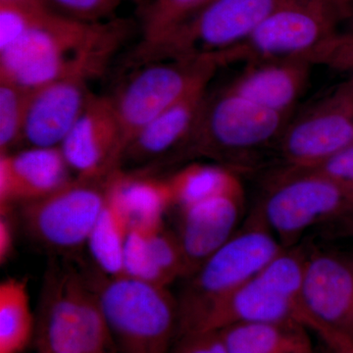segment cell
Instances as JSON below:
<instances>
[{
    "label": "cell",
    "mask_w": 353,
    "mask_h": 353,
    "mask_svg": "<svg viewBox=\"0 0 353 353\" xmlns=\"http://www.w3.org/2000/svg\"><path fill=\"white\" fill-rule=\"evenodd\" d=\"M122 26L85 22L48 9L9 48L0 51V81L34 90L68 78H94L119 46Z\"/></svg>",
    "instance_id": "cell-1"
},
{
    "label": "cell",
    "mask_w": 353,
    "mask_h": 353,
    "mask_svg": "<svg viewBox=\"0 0 353 353\" xmlns=\"http://www.w3.org/2000/svg\"><path fill=\"white\" fill-rule=\"evenodd\" d=\"M306 253L307 245L283 248L256 275L211 305L183 334L217 333L252 323H296L316 334L303 299Z\"/></svg>",
    "instance_id": "cell-2"
},
{
    "label": "cell",
    "mask_w": 353,
    "mask_h": 353,
    "mask_svg": "<svg viewBox=\"0 0 353 353\" xmlns=\"http://www.w3.org/2000/svg\"><path fill=\"white\" fill-rule=\"evenodd\" d=\"M114 353H169L180 330L176 297L168 288L127 277L92 283Z\"/></svg>",
    "instance_id": "cell-3"
},
{
    "label": "cell",
    "mask_w": 353,
    "mask_h": 353,
    "mask_svg": "<svg viewBox=\"0 0 353 353\" xmlns=\"http://www.w3.org/2000/svg\"><path fill=\"white\" fill-rule=\"evenodd\" d=\"M290 118L226 87L206 97L188 148L239 172L265 148H277Z\"/></svg>",
    "instance_id": "cell-4"
},
{
    "label": "cell",
    "mask_w": 353,
    "mask_h": 353,
    "mask_svg": "<svg viewBox=\"0 0 353 353\" xmlns=\"http://www.w3.org/2000/svg\"><path fill=\"white\" fill-rule=\"evenodd\" d=\"M253 209L284 248L313 228L353 210V185L317 170L285 168L272 176Z\"/></svg>",
    "instance_id": "cell-5"
},
{
    "label": "cell",
    "mask_w": 353,
    "mask_h": 353,
    "mask_svg": "<svg viewBox=\"0 0 353 353\" xmlns=\"http://www.w3.org/2000/svg\"><path fill=\"white\" fill-rule=\"evenodd\" d=\"M284 246L252 209L241 227L190 277L179 296V336L211 305L250 280Z\"/></svg>",
    "instance_id": "cell-6"
},
{
    "label": "cell",
    "mask_w": 353,
    "mask_h": 353,
    "mask_svg": "<svg viewBox=\"0 0 353 353\" xmlns=\"http://www.w3.org/2000/svg\"><path fill=\"white\" fill-rule=\"evenodd\" d=\"M353 0H289L243 43L213 57L218 66L255 60L305 58L343 34Z\"/></svg>",
    "instance_id": "cell-7"
},
{
    "label": "cell",
    "mask_w": 353,
    "mask_h": 353,
    "mask_svg": "<svg viewBox=\"0 0 353 353\" xmlns=\"http://www.w3.org/2000/svg\"><path fill=\"white\" fill-rule=\"evenodd\" d=\"M38 350L48 353H114L92 283L72 268L48 274L38 324Z\"/></svg>",
    "instance_id": "cell-8"
},
{
    "label": "cell",
    "mask_w": 353,
    "mask_h": 353,
    "mask_svg": "<svg viewBox=\"0 0 353 353\" xmlns=\"http://www.w3.org/2000/svg\"><path fill=\"white\" fill-rule=\"evenodd\" d=\"M289 0H211L168 38L139 51L143 61L211 60L238 46Z\"/></svg>",
    "instance_id": "cell-9"
},
{
    "label": "cell",
    "mask_w": 353,
    "mask_h": 353,
    "mask_svg": "<svg viewBox=\"0 0 353 353\" xmlns=\"http://www.w3.org/2000/svg\"><path fill=\"white\" fill-rule=\"evenodd\" d=\"M218 68L209 60H157L131 77L112 97L120 125L121 158L141 130L197 85L210 82Z\"/></svg>",
    "instance_id": "cell-10"
},
{
    "label": "cell",
    "mask_w": 353,
    "mask_h": 353,
    "mask_svg": "<svg viewBox=\"0 0 353 353\" xmlns=\"http://www.w3.org/2000/svg\"><path fill=\"white\" fill-rule=\"evenodd\" d=\"M353 145V77L296 117L278 141L285 168L308 170Z\"/></svg>",
    "instance_id": "cell-11"
},
{
    "label": "cell",
    "mask_w": 353,
    "mask_h": 353,
    "mask_svg": "<svg viewBox=\"0 0 353 353\" xmlns=\"http://www.w3.org/2000/svg\"><path fill=\"white\" fill-rule=\"evenodd\" d=\"M106 201L105 179H74L50 196L22 204L23 223L37 243L58 252L87 245Z\"/></svg>",
    "instance_id": "cell-12"
},
{
    "label": "cell",
    "mask_w": 353,
    "mask_h": 353,
    "mask_svg": "<svg viewBox=\"0 0 353 353\" xmlns=\"http://www.w3.org/2000/svg\"><path fill=\"white\" fill-rule=\"evenodd\" d=\"M303 299L321 340L353 341V248L307 246Z\"/></svg>",
    "instance_id": "cell-13"
},
{
    "label": "cell",
    "mask_w": 353,
    "mask_h": 353,
    "mask_svg": "<svg viewBox=\"0 0 353 353\" xmlns=\"http://www.w3.org/2000/svg\"><path fill=\"white\" fill-rule=\"evenodd\" d=\"M60 150L76 178L101 180L118 169L122 148L112 97L90 94Z\"/></svg>",
    "instance_id": "cell-14"
},
{
    "label": "cell",
    "mask_w": 353,
    "mask_h": 353,
    "mask_svg": "<svg viewBox=\"0 0 353 353\" xmlns=\"http://www.w3.org/2000/svg\"><path fill=\"white\" fill-rule=\"evenodd\" d=\"M245 189H241L179 209L180 220L176 234L185 254L189 277L238 231L245 220Z\"/></svg>",
    "instance_id": "cell-15"
},
{
    "label": "cell",
    "mask_w": 353,
    "mask_h": 353,
    "mask_svg": "<svg viewBox=\"0 0 353 353\" xmlns=\"http://www.w3.org/2000/svg\"><path fill=\"white\" fill-rule=\"evenodd\" d=\"M60 148L30 146L0 157V211L50 196L74 180Z\"/></svg>",
    "instance_id": "cell-16"
},
{
    "label": "cell",
    "mask_w": 353,
    "mask_h": 353,
    "mask_svg": "<svg viewBox=\"0 0 353 353\" xmlns=\"http://www.w3.org/2000/svg\"><path fill=\"white\" fill-rule=\"evenodd\" d=\"M88 80L68 77L32 90L23 141L37 148H60L85 108Z\"/></svg>",
    "instance_id": "cell-17"
},
{
    "label": "cell",
    "mask_w": 353,
    "mask_h": 353,
    "mask_svg": "<svg viewBox=\"0 0 353 353\" xmlns=\"http://www.w3.org/2000/svg\"><path fill=\"white\" fill-rule=\"evenodd\" d=\"M312 66L303 58L246 62L240 75L227 87L263 108L292 117L307 88Z\"/></svg>",
    "instance_id": "cell-18"
},
{
    "label": "cell",
    "mask_w": 353,
    "mask_h": 353,
    "mask_svg": "<svg viewBox=\"0 0 353 353\" xmlns=\"http://www.w3.org/2000/svg\"><path fill=\"white\" fill-rule=\"evenodd\" d=\"M208 85H197L141 130L123 153L119 167L123 160L150 161L176 148H188L208 97Z\"/></svg>",
    "instance_id": "cell-19"
},
{
    "label": "cell",
    "mask_w": 353,
    "mask_h": 353,
    "mask_svg": "<svg viewBox=\"0 0 353 353\" xmlns=\"http://www.w3.org/2000/svg\"><path fill=\"white\" fill-rule=\"evenodd\" d=\"M105 189L131 227L162 226L165 213L173 206L167 180L116 169L106 176Z\"/></svg>",
    "instance_id": "cell-20"
},
{
    "label": "cell",
    "mask_w": 353,
    "mask_h": 353,
    "mask_svg": "<svg viewBox=\"0 0 353 353\" xmlns=\"http://www.w3.org/2000/svg\"><path fill=\"white\" fill-rule=\"evenodd\" d=\"M230 353H316L310 331L296 323H252L217 332Z\"/></svg>",
    "instance_id": "cell-21"
},
{
    "label": "cell",
    "mask_w": 353,
    "mask_h": 353,
    "mask_svg": "<svg viewBox=\"0 0 353 353\" xmlns=\"http://www.w3.org/2000/svg\"><path fill=\"white\" fill-rule=\"evenodd\" d=\"M173 206L187 208L209 197L243 189L239 172L220 164H192L166 179Z\"/></svg>",
    "instance_id": "cell-22"
},
{
    "label": "cell",
    "mask_w": 353,
    "mask_h": 353,
    "mask_svg": "<svg viewBox=\"0 0 353 353\" xmlns=\"http://www.w3.org/2000/svg\"><path fill=\"white\" fill-rule=\"evenodd\" d=\"M27 282L10 278L0 284V353H23L34 336Z\"/></svg>",
    "instance_id": "cell-23"
},
{
    "label": "cell",
    "mask_w": 353,
    "mask_h": 353,
    "mask_svg": "<svg viewBox=\"0 0 353 353\" xmlns=\"http://www.w3.org/2000/svg\"><path fill=\"white\" fill-rule=\"evenodd\" d=\"M130 229L126 216L106 194L105 204L87 243L90 256L102 275L124 276L123 254Z\"/></svg>",
    "instance_id": "cell-24"
},
{
    "label": "cell",
    "mask_w": 353,
    "mask_h": 353,
    "mask_svg": "<svg viewBox=\"0 0 353 353\" xmlns=\"http://www.w3.org/2000/svg\"><path fill=\"white\" fill-rule=\"evenodd\" d=\"M208 0H150L143 13L141 48H152L163 41Z\"/></svg>",
    "instance_id": "cell-25"
},
{
    "label": "cell",
    "mask_w": 353,
    "mask_h": 353,
    "mask_svg": "<svg viewBox=\"0 0 353 353\" xmlns=\"http://www.w3.org/2000/svg\"><path fill=\"white\" fill-rule=\"evenodd\" d=\"M32 90L0 81V153H10L23 141L26 116Z\"/></svg>",
    "instance_id": "cell-26"
},
{
    "label": "cell",
    "mask_w": 353,
    "mask_h": 353,
    "mask_svg": "<svg viewBox=\"0 0 353 353\" xmlns=\"http://www.w3.org/2000/svg\"><path fill=\"white\" fill-rule=\"evenodd\" d=\"M152 229L131 227L125 243L123 271L127 277L168 288L153 259L150 241Z\"/></svg>",
    "instance_id": "cell-27"
},
{
    "label": "cell",
    "mask_w": 353,
    "mask_h": 353,
    "mask_svg": "<svg viewBox=\"0 0 353 353\" xmlns=\"http://www.w3.org/2000/svg\"><path fill=\"white\" fill-rule=\"evenodd\" d=\"M150 248L155 264L167 285L178 279L189 277V269L176 233L164 225L150 232Z\"/></svg>",
    "instance_id": "cell-28"
},
{
    "label": "cell",
    "mask_w": 353,
    "mask_h": 353,
    "mask_svg": "<svg viewBox=\"0 0 353 353\" xmlns=\"http://www.w3.org/2000/svg\"><path fill=\"white\" fill-rule=\"evenodd\" d=\"M48 8L0 3V51L19 39Z\"/></svg>",
    "instance_id": "cell-29"
},
{
    "label": "cell",
    "mask_w": 353,
    "mask_h": 353,
    "mask_svg": "<svg viewBox=\"0 0 353 353\" xmlns=\"http://www.w3.org/2000/svg\"><path fill=\"white\" fill-rule=\"evenodd\" d=\"M312 65H323L353 77V36L339 34L304 58Z\"/></svg>",
    "instance_id": "cell-30"
},
{
    "label": "cell",
    "mask_w": 353,
    "mask_h": 353,
    "mask_svg": "<svg viewBox=\"0 0 353 353\" xmlns=\"http://www.w3.org/2000/svg\"><path fill=\"white\" fill-rule=\"evenodd\" d=\"M58 13L85 22H99L119 6L121 0H48Z\"/></svg>",
    "instance_id": "cell-31"
},
{
    "label": "cell",
    "mask_w": 353,
    "mask_h": 353,
    "mask_svg": "<svg viewBox=\"0 0 353 353\" xmlns=\"http://www.w3.org/2000/svg\"><path fill=\"white\" fill-rule=\"evenodd\" d=\"M169 353H230L219 334L190 333L176 339Z\"/></svg>",
    "instance_id": "cell-32"
},
{
    "label": "cell",
    "mask_w": 353,
    "mask_h": 353,
    "mask_svg": "<svg viewBox=\"0 0 353 353\" xmlns=\"http://www.w3.org/2000/svg\"><path fill=\"white\" fill-rule=\"evenodd\" d=\"M308 170L322 172L341 182L353 185V145L320 166Z\"/></svg>",
    "instance_id": "cell-33"
},
{
    "label": "cell",
    "mask_w": 353,
    "mask_h": 353,
    "mask_svg": "<svg viewBox=\"0 0 353 353\" xmlns=\"http://www.w3.org/2000/svg\"><path fill=\"white\" fill-rule=\"evenodd\" d=\"M15 245V227L12 209L0 211V262L6 264L10 259Z\"/></svg>",
    "instance_id": "cell-34"
},
{
    "label": "cell",
    "mask_w": 353,
    "mask_h": 353,
    "mask_svg": "<svg viewBox=\"0 0 353 353\" xmlns=\"http://www.w3.org/2000/svg\"><path fill=\"white\" fill-rule=\"evenodd\" d=\"M321 232L329 240L353 241V210L321 228Z\"/></svg>",
    "instance_id": "cell-35"
},
{
    "label": "cell",
    "mask_w": 353,
    "mask_h": 353,
    "mask_svg": "<svg viewBox=\"0 0 353 353\" xmlns=\"http://www.w3.org/2000/svg\"><path fill=\"white\" fill-rule=\"evenodd\" d=\"M323 343L326 345L330 353H353V341L343 336L331 334Z\"/></svg>",
    "instance_id": "cell-36"
},
{
    "label": "cell",
    "mask_w": 353,
    "mask_h": 353,
    "mask_svg": "<svg viewBox=\"0 0 353 353\" xmlns=\"http://www.w3.org/2000/svg\"><path fill=\"white\" fill-rule=\"evenodd\" d=\"M0 3L26 6H50L48 0H0Z\"/></svg>",
    "instance_id": "cell-37"
},
{
    "label": "cell",
    "mask_w": 353,
    "mask_h": 353,
    "mask_svg": "<svg viewBox=\"0 0 353 353\" xmlns=\"http://www.w3.org/2000/svg\"><path fill=\"white\" fill-rule=\"evenodd\" d=\"M345 31L343 32H345V34H350V36H353V8H352V17H350V21H348V23L347 24V27H345Z\"/></svg>",
    "instance_id": "cell-38"
},
{
    "label": "cell",
    "mask_w": 353,
    "mask_h": 353,
    "mask_svg": "<svg viewBox=\"0 0 353 353\" xmlns=\"http://www.w3.org/2000/svg\"><path fill=\"white\" fill-rule=\"evenodd\" d=\"M38 353H48V352H41V350H38Z\"/></svg>",
    "instance_id": "cell-39"
},
{
    "label": "cell",
    "mask_w": 353,
    "mask_h": 353,
    "mask_svg": "<svg viewBox=\"0 0 353 353\" xmlns=\"http://www.w3.org/2000/svg\"><path fill=\"white\" fill-rule=\"evenodd\" d=\"M210 1H211V0H208V1H206V3H205V4H208V2H210ZM205 4H204V6H205ZM203 6H202V7H203Z\"/></svg>",
    "instance_id": "cell-40"
},
{
    "label": "cell",
    "mask_w": 353,
    "mask_h": 353,
    "mask_svg": "<svg viewBox=\"0 0 353 353\" xmlns=\"http://www.w3.org/2000/svg\"><path fill=\"white\" fill-rule=\"evenodd\" d=\"M328 353H330V352H328Z\"/></svg>",
    "instance_id": "cell-41"
}]
</instances>
